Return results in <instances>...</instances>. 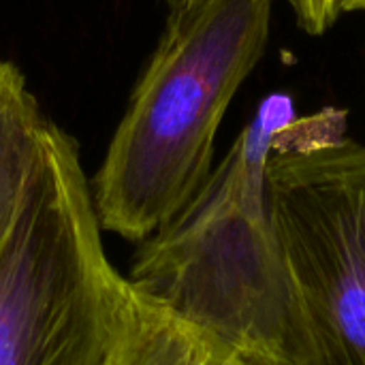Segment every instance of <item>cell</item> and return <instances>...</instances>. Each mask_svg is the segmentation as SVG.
<instances>
[{
    "label": "cell",
    "mask_w": 365,
    "mask_h": 365,
    "mask_svg": "<svg viewBox=\"0 0 365 365\" xmlns=\"http://www.w3.org/2000/svg\"><path fill=\"white\" fill-rule=\"evenodd\" d=\"M293 120L289 96L265 98L190 203L139 242L124 274L139 297L265 365H314L267 201V163Z\"/></svg>",
    "instance_id": "1"
},
{
    "label": "cell",
    "mask_w": 365,
    "mask_h": 365,
    "mask_svg": "<svg viewBox=\"0 0 365 365\" xmlns=\"http://www.w3.org/2000/svg\"><path fill=\"white\" fill-rule=\"evenodd\" d=\"M269 24L272 0H201L169 15L90 182L103 231L139 244L201 190L220 122L261 62Z\"/></svg>",
    "instance_id": "2"
},
{
    "label": "cell",
    "mask_w": 365,
    "mask_h": 365,
    "mask_svg": "<svg viewBox=\"0 0 365 365\" xmlns=\"http://www.w3.org/2000/svg\"><path fill=\"white\" fill-rule=\"evenodd\" d=\"M135 291L103 246L75 139L45 118L0 257V365H118Z\"/></svg>",
    "instance_id": "3"
},
{
    "label": "cell",
    "mask_w": 365,
    "mask_h": 365,
    "mask_svg": "<svg viewBox=\"0 0 365 365\" xmlns=\"http://www.w3.org/2000/svg\"><path fill=\"white\" fill-rule=\"evenodd\" d=\"M293 120L267 163V201L314 365H365V145Z\"/></svg>",
    "instance_id": "4"
},
{
    "label": "cell",
    "mask_w": 365,
    "mask_h": 365,
    "mask_svg": "<svg viewBox=\"0 0 365 365\" xmlns=\"http://www.w3.org/2000/svg\"><path fill=\"white\" fill-rule=\"evenodd\" d=\"M43 122L21 71L0 60V257L36 165Z\"/></svg>",
    "instance_id": "5"
},
{
    "label": "cell",
    "mask_w": 365,
    "mask_h": 365,
    "mask_svg": "<svg viewBox=\"0 0 365 365\" xmlns=\"http://www.w3.org/2000/svg\"><path fill=\"white\" fill-rule=\"evenodd\" d=\"M118 365H265L135 293V312Z\"/></svg>",
    "instance_id": "6"
},
{
    "label": "cell",
    "mask_w": 365,
    "mask_h": 365,
    "mask_svg": "<svg viewBox=\"0 0 365 365\" xmlns=\"http://www.w3.org/2000/svg\"><path fill=\"white\" fill-rule=\"evenodd\" d=\"M297 24L308 34H323L340 17L336 0H287Z\"/></svg>",
    "instance_id": "7"
},
{
    "label": "cell",
    "mask_w": 365,
    "mask_h": 365,
    "mask_svg": "<svg viewBox=\"0 0 365 365\" xmlns=\"http://www.w3.org/2000/svg\"><path fill=\"white\" fill-rule=\"evenodd\" d=\"M340 15L342 13H353V11H365V0H336Z\"/></svg>",
    "instance_id": "8"
},
{
    "label": "cell",
    "mask_w": 365,
    "mask_h": 365,
    "mask_svg": "<svg viewBox=\"0 0 365 365\" xmlns=\"http://www.w3.org/2000/svg\"><path fill=\"white\" fill-rule=\"evenodd\" d=\"M163 2L169 6V15H173V13H182L186 9H190L192 4H197L201 0H163Z\"/></svg>",
    "instance_id": "9"
}]
</instances>
